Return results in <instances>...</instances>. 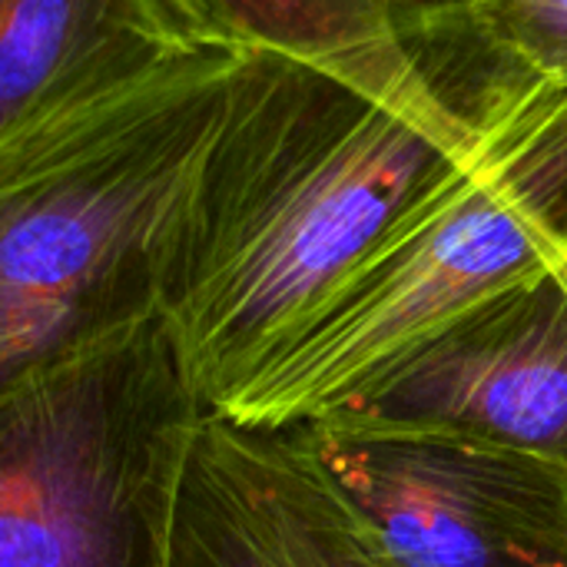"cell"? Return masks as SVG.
<instances>
[{
	"instance_id": "obj_1",
	"label": "cell",
	"mask_w": 567,
	"mask_h": 567,
	"mask_svg": "<svg viewBox=\"0 0 567 567\" xmlns=\"http://www.w3.org/2000/svg\"><path fill=\"white\" fill-rule=\"evenodd\" d=\"M399 103L286 56H243L186 186L159 316L209 412L246 392L455 176L532 83L419 40Z\"/></svg>"
},
{
	"instance_id": "obj_2",
	"label": "cell",
	"mask_w": 567,
	"mask_h": 567,
	"mask_svg": "<svg viewBox=\"0 0 567 567\" xmlns=\"http://www.w3.org/2000/svg\"><path fill=\"white\" fill-rule=\"evenodd\" d=\"M239 60L183 53L0 156V385L159 316L173 226Z\"/></svg>"
},
{
	"instance_id": "obj_3",
	"label": "cell",
	"mask_w": 567,
	"mask_h": 567,
	"mask_svg": "<svg viewBox=\"0 0 567 567\" xmlns=\"http://www.w3.org/2000/svg\"><path fill=\"white\" fill-rule=\"evenodd\" d=\"M567 259V90L532 83L475 156L219 415L306 425L362 399L422 342Z\"/></svg>"
},
{
	"instance_id": "obj_4",
	"label": "cell",
	"mask_w": 567,
	"mask_h": 567,
	"mask_svg": "<svg viewBox=\"0 0 567 567\" xmlns=\"http://www.w3.org/2000/svg\"><path fill=\"white\" fill-rule=\"evenodd\" d=\"M206 412L163 316L0 385V567H173Z\"/></svg>"
},
{
	"instance_id": "obj_5",
	"label": "cell",
	"mask_w": 567,
	"mask_h": 567,
	"mask_svg": "<svg viewBox=\"0 0 567 567\" xmlns=\"http://www.w3.org/2000/svg\"><path fill=\"white\" fill-rule=\"evenodd\" d=\"M302 432L392 567H567V462L352 409Z\"/></svg>"
},
{
	"instance_id": "obj_6",
	"label": "cell",
	"mask_w": 567,
	"mask_h": 567,
	"mask_svg": "<svg viewBox=\"0 0 567 567\" xmlns=\"http://www.w3.org/2000/svg\"><path fill=\"white\" fill-rule=\"evenodd\" d=\"M346 409L567 462V259L422 342Z\"/></svg>"
},
{
	"instance_id": "obj_7",
	"label": "cell",
	"mask_w": 567,
	"mask_h": 567,
	"mask_svg": "<svg viewBox=\"0 0 567 567\" xmlns=\"http://www.w3.org/2000/svg\"><path fill=\"white\" fill-rule=\"evenodd\" d=\"M173 567H392L302 425L206 412L176 512Z\"/></svg>"
},
{
	"instance_id": "obj_8",
	"label": "cell",
	"mask_w": 567,
	"mask_h": 567,
	"mask_svg": "<svg viewBox=\"0 0 567 567\" xmlns=\"http://www.w3.org/2000/svg\"><path fill=\"white\" fill-rule=\"evenodd\" d=\"M183 53L193 50L153 0H0V156L90 116Z\"/></svg>"
},
{
	"instance_id": "obj_9",
	"label": "cell",
	"mask_w": 567,
	"mask_h": 567,
	"mask_svg": "<svg viewBox=\"0 0 567 567\" xmlns=\"http://www.w3.org/2000/svg\"><path fill=\"white\" fill-rule=\"evenodd\" d=\"M183 50L286 56L399 103L432 83L412 0H153Z\"/></svg>"
},
{
	"instance_id": "obj_10",
	"label": "cell",
	"mask_w": 567,
	"mask_h": 567,
	"mask_svg": "<svg viewBox=\"0 0 567 567\" xmlns=\"http://www.w3.org/2000/svg\"><path fill=\"white\" fill-rule=\"evenodd\" d=\"M412 33L452 40L502 76L567 90V0H412Z\"/></svg>"
}]
</instances>
